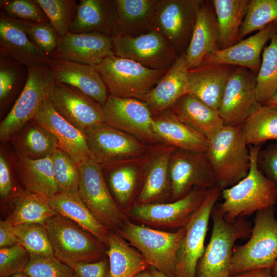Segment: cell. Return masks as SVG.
<instances>
[{"instance_id":"cell-9","label":"cell","mask_w":277,"mask_h":277,"mask_svg":"<svg viewBox=\"0 0 277 277\" xmlns=\"http://www.w3.org/2000/svg\"><path fill=\"white\" fill-rule=\"evenodd\" d=\"M78 194L94 217L110 229L117 232L125 218L105 183L102 166L94 159L80 165Z\"/></svg>"},{"instance_id":"cell-33","label":"cell","mask_w":277,"mask_h":277,"mask_svg":"<svg viewBox=\"0 0 277 277\" xmlns=\"http://www.w3.org/2000/svg\"><path fill=\"white\" fill-rule=\"evenodd\" d=\"M49 205L56 212L73 221L104 243L107 247L110 231L93 215L78 193L58 192L50 199Z\"/></svg>"},{"instance_id":"cell-32","label":"cell","mask_w":277,"mask_h":277,"mask_svg":"<svg viewBox=\"0 0 277 277\" xmlns=\"http://www.w3.org/2000/svg\"><path fill=\"white\" fill-rule=\"evenodd\" d=\"M158 0H114L118 35L136 36L154 29Z\"/></svg>"},{"instance_id":"cell-38","label":"cell","mask_w":277,"mask_h":277,"mask_svg":"<svg viewBox=\"0 0 277 277\" xmlns=\"http://www.w3.org/2000/svg\"><path fill=\"white\" fill-rule=\"evenodd\" d=\"M15 141L17 152L33 159L51 155L59 148L57 139L50 131L32 120Z\"/></svg>"},{"instance_id":"cell-42","label":"cell","mask_w":277,"mask_h":277,"mask_svg":"<svg viewBox=\"0 0 277 277\" xmlns=\"http://www.w3.org/2000/svg\"><path fill=\"white\" fill-rule=\"evenodd\" d=\"M275 22H277V0H250L240 30V40Z\"/></svg>"},{"instance_id":"cell-21","label":"cell","mask_w":277,"mask_h":277,"mask_svg":"<svg viewBox=\"0 0 277 277\" xmlns=\"http://www.w3.org/2000/svg\"><path fill=\"white\" fill-rule=\"evenodd\" d=\"M276 32L277 22H275L230 47L209 54L201 66L228 65L246 68L258 74L261 64L262 50Z\"/></svg>"},{"instance_id":"cell-43","label":"cell","mask_w":277,"mask_h":277,"mask_svg":"<svg viewBox=\"0 0 277 277\" xmlns=\"http://www.w3.org/2000/svg\"><path fill=\"white\" fill-rule=\"evenodd\" d=\"M59 37L69 32L78 3L71 0H34Z\"/></svg>"},{"instance_id":"cell-40","label":"cell","mask_w":277,"mask_h":277,"mask_svg":"<svg viewBox=\"0 0 277 277\" xmlns=\"http://www.w3.org/2000/svg\"><path fill=\"white\" fill-rule=\"evenodd\" d=\"M277 92V32L264 47L261 64L256 78L258 103L265 105Z\"/></svg>"},{"instance_id":"cell-30","label":"cell","mask_w":277,"mask_h":277,"mask_svg":"<svg viewBox=\"0 0 277 277\" xmlns=\"http://www.w3.org/2000/svg\"><path fill=\"white\" fill-rule=\"evenodd\" d=\"M169 109L179 120L208 140L225 125L219 111L189 93L180 98Z\"/></svg>"},{"instance_id":"cell-6","label":"cell","mask_w":277,"mask_h":277,"mask_svg":"<svg viewBox=\"0 0 277 277\" xmlns=\"http://www.w3.org/2000/svg\"><path fill=\"white\" fill-rule=\"evenodd\" d=\"M248 241L233 251L231 276L249 270L271 268L277 260V219L274 207L255 213Z\"/></svg>"},{"instance_id":"cell-22","label":"cell","mask_w":277,"mask_h":277,"mask_svg":"<svg viewBox=\"0 0 277 277\" xmlns=\"http://www.w3.org/2000/svg\"><path fill=\"white\" fill-rule=\"evenodd\" d=\"M189 67L186 52L180 54L156 85L141 100L153 116L169 110L188 93Z\"/></svg>"},{"instance_id":"cell-56","label":"cell","mask_w":277,"mask_h":277,"mask_svg":"<svg viewBox=\"0 0 277 277\" xmlns=\"http://www.w3.org/2000/svg\"><path fill=\"white\" fill-rule=\"evenodd\" d=\"M149 270L153 277H168L152 267H150Z\"/></svg>"},{"instance_id":"cell-19","label":"cell","mask_w":277,"mask_h":277,"mask_svg":"<svg viewBox=\"0 0 277 277\" xmlns=\"http://www.w3.org/2000/svg\"><path fill=\"white\" fill-rule=\"evenodd\" d=\"M113 38L99 32H68L60 37L51 57L94 66L114 55Z\"/></svg>"},{"instance_id":"cell-46","label":"cell","mask_w":277,"mask_h":277,"mask_svg":"<svg viewBox=\"0 0 277 277\" xmlns=\"http://www.w3.org/2000/svg\"><path fill=\"white\" fill-rule=\"evenodd\" d=\"M19 21L31 41L51 57L57 47L60 37L49 22Z\"/></svg>"},{"instance_id":"cell-55","label":"cell","mask_w":277,"mask_h":277,"mask_svg":"<svg viewBox=\"0 0 277 277\" xmlns=\"http://www.w3.org/2000/svg\"><path fill=\"white\" fill-rule=\"evenodd\" d=\"M265 105L272 108H277V92Z\"/></svg>"},{"instance_id":"cell-2","label":"cell","mask_w":277,"mask_h":277,"mask_svg":"<svg viewBox=\"0 0 277 277\" xmlns=\"http://www.w3.org/2000/svg\"><path fill=\"white\" fill-rule=\"evenodd\" d=\"M248 145L241 126L224 125L208 140L206 153L222 189L232 186L247 175L250 165Z\"/></svg>"},{"instance_id":"cell-13","label":"cell","mask_w":277,"mask_h":277,"mask_svg":"<svg viewBox=\"0 0 277 277\" xmlns=\"http://www.w3.org/2000/svg\"><path fill=\"white\" fill-rule=\"evenodd\" d=\"M208 189L195 187L183 197L169 203L136 204L129 214L138 222L154 228H184L202 205Z\"/></svg>"},{"instance_id":"cell-29","label":"cell","mask_w":277,"mask_h":277,"mask_svg":"<svg viewBox=\"0 0 277 277\" xmlns=\"http://www.w3.org/2000/svg\"><path fill=\"white\" fill-rule=\"evenodd\" d=\"M153 130L164 144L184 150L206 152L208 140L179 120L170 110L153 116Z\"/></svg>"},{"instance_id":"cell-41","label":"cell","mask_w":277,"mask_h":277,"mask_svg":"<svg viewBox=\"0 0 277 277\" xmlns=\"http://www.w3.org/2000/svg\"><path fill=\"white\" fill-rule=\"evenodd\" d=\"M14 233L21 244L31 258H53V250L44 225L26 224L14 227Z\"/></svg>"},{"instance_id":"cell-27","label":"cell","mask_w":277,"mask_h":277,"mask_svg":"<svg viewBox=\"0 0 277 277\" xmlns=\"http://www.w3.org/2000/svg\"><path fill=\"white\" fill-rule=\"evenodd\" d=\"M69 32H99L112 38L118 35L114 1L81 0Z\"/></svg>"},{"instance_id":"cell-60","label":"cell","mask_w":277,"mask_h":277,"mask_svg":"<svg viewBox=\"0 0 277 277\" xmlns=\"http://www.w3.org/2000/svg\"><path fill=\"white\" fill-rule=\"evenodd\" d=\"M275 145H276V147H277V143H276L275 144Z\"/></svg>"},{"instance_id":"cell-49","label":"cell","mask_w":277,"mask_h":277,"mask_svg":"<svg viewBox=\"0 0 277 277\" xmlns=\"http://www.w3.org/2000/svg\"><path fill=\"white\" fill-rule=\"evenodd\" d=\"M30 260L27 250L19 243L0 249V277L24 272Z\"/></svg>"},{"instance_id":"cell-4","label":"cell","mask_w":277,"mask_h":277,"mask_svg":"<svg viewBox=\"0 0 277 277\" xmlns=\"http://www.w3.org/2000/svg\"><path fill=\"white\" fill-rule=\"evenodd\" d=\"M211 216V235L197 264L196 277H230L234 244L238 240L250 238L251 223L245 218L228 222L215 206Z\"/></svg>"},{"instance_id":"cell-5","label":"cell","mask_w":277,"mask_h":277,"mask_svg":"<svg viewBox=\"0 0 277 277\" xmlns=\"http://www.w3.org/2000/svg\"><path fill=\"white\" fill-rule=\"evenodd\" d=\"M186 228L167 232L125 220L118 234L138 250L147 263L168 277H175L177 250Z\"/></svg>"},{"instance_id":"cell-3","label":"cell","mask_w":277,"mask_h":277,"mask_svg":"<svg viewBox=\"0 0 277 277\" xmlns=\"http://www.w3.org/2000/svg\"><path fill=\"white\" fill-rule=\"evenodd\" d=\"M45 226L54 256L69 267L107 258L106 246L69 219L58 214Z\"/></svg>"},{"instance_id":"cell-54","label":"cell","mask_w":277,"mask_h":277,"mask_svg":"<svg viewBox=\"0 0 277 277\" xmlns=\"http://www.w3.org/2000/svg\"><path fill=\"white\" fill-rule=\"evenodd\" d=\"M230 277H273L270 268L258 269L240 273Z\"/></svg>"},{"instance_id":"cell-52","label":"cell","mask_w":277,"mask_h":277,"mask_svg":"<svg viewBox=\"0 0 277 277\" xmlns=\"http://www.w3.org/2000/svg\"><path fill=\"white\" fill-rule=\"evenodd\" d=\"M12 178L10 168L4 154H0V195L6 199L12 192Z\"/></svg>"},{"instance_id":"cell-59","label":"cell","mask_w":277,"mask_h":277,"mask_svg":"<svg viewBox=\"0 0 277 277\" xmlns=\"http://www.w3.org/2000/svg\"><path fill=\"white\" fill-rule=\"evenodd\" d=\"M9 277H30V276L24 272H20V273L15 274Z\"/></svg>"},{"instance_id":"cell-50","label":"cell","mask_w":277,"mask_h":277,"mask_svg":"<svg viewBox=\"0 0 277 277\" xmlns=\"http://www.w3.org/2000/svg\"><path fill=\"white\" fill-rule=\"evenodd\" d=\"M258 165L264 175L277 186V147L271 145L260 151Z\"/></svg>"},{"instance_id":"cell-53","label":"cell","mask_w":277,"mask_h":277,"mask_svg":"<svg viewBox=\"0 0 277 277\" xmlns=\"http://www.w3.org/2000/svg\"><path fill=\"white\" fill-rule=\"evenodd\" d=\"M18 243L14 233V226L6 220L0 222V247L14 246Z\"/></svg>"},{"instance_id":"cell-18","label":"cell","mask_w":277,"mask_h":277,"mask_svg":"<svg viewBox=\"0 0 277 277\" xmlns=\"http://www.w3.org/2000/svg\"><path fill=\"white\" fill-rule=\"evenodd\" d=\"M48 98L61 116L84 133L104 123L103 106L72 87L56 81Z\"/></svg>"},{"instance_id":"cell-8","label":"cell","mask_w":277,"mask_h":277,"mask_svg":"<svg viewBox=\"0 0 277 277\" xmlns=\"http://www.w3.org/2000/svg\"><path fill=\"white\" fill-rule=\"evenodd\" d=\"M28 70V78L24 88L9 112L1 122L2 141L14 136L33 118L56 81L52 70L47 63L34 64Z\"/></svg>"},{"instance_id":"cell-25","label":"cell","mask_w":277,"mask_h":277,"mask_svg":"<svg viewBox=\"0 0 277 277\" xmlns=\"http://www.w3.org/2000/svg\"><path fill=\"white\" fill-rule=\"evenodd\" d=\"M236 67L210 65L190 69L188 93L218 111L227 82Z\"/></svg>"},{"instance_id":"cell-1","label":"cell","mask_w":277,"mask_h":277,"mask_svg":"<svg viewBox=\"0 0 277 277\" xmlns=\"http://www.w3.org/2000/svg\"><path fill=\"white\" fill-rule=\"evenodd\" d=\"M261 145L249 148L250 165L247 175L232 186L222 189L223 202L215 207L224 219L233 222L270 207L277 202V186L260 169Z\"/></svg>"},{"instance_id":"cell-34","label":"cell","mask_w":277,"mask_h":277,"mask_svg":"<svg viewBox=\"0 0 277 277\" xmlns=\"http://www.w3.org/2000/svg\"><path fill=\"white\" fill-rule=\"evenodd\" d=\"M107 242L109 277H134L150 267L141 253L118 233L110 232Z\"/></svg>"},{"instance_id":"cell-44","label":"cell","mask_w":277,"mask_h":277,"mask_svg":"<svg viewBox=\"0 0 277 277\" xmlns=\"http://www.w3.org/2000/svg\"><path fill=\"white\" fill-rule=\"evenodd\" d=\"M51 160L59 192L77 193L80 180L79 164L60 148L51 154Z\"/></svg>"},{"instance_id":"cell-20","label":"cell","mask_w":277,"mask_h":277,"mask_svg":"<svg viewBox=\"0 0 277 277\" xmlns=\"http://www.w3.org/2000/svg\"><path fill=\"white\" fill-rule=\"evenodd\" d=\"M32 120L53 134L57 140L59 148L79 165L88 160L94 159L88 146L85 133L61 116L48 97L42 103Z\"/></svg>"},{"instance_id":"cell-35","label":"cell","mask_w":277,"mask_h":277,"mask_svg":"<svg viewBox=\"0 0 277 277\" xmlns=\"http://www.w3.org/2000/svg\"><path fill=\"white\" fill-rule=\"evenodd\" d=\"M250 0H212L217 26L220 49L230 47L240 40L239 32Z\"/></svg>"},{"instance_id":"cell-10","label":"cell","mask_w":277,"mask_h":277,"mask_svg":"<svg viewBox=\"0 0 277 277\" xmlns=\"http://www.w3.org/2000/svg\"><path fill=\"white\" fill-rule=\"evenodd\" d=\"M222 190L217 184L208 189L202 205L185 227L176 252L175 277H196L197 264L205 248L209 219Z\"/></svg>"},{"instance_id":"cell-28","label":"cell","mask_w":277,"mask_h":277,"mask_svg":"<svg viewBox=\"0 0 277 277\" xmlns=\"http://www.w3.org/2000/svg\"><path fill=\"white\" fill-rule=\"evenodd\" d=\"M219 49L213 6L211 1H203L186 51L189 69L201 66L207 55Z\"/></svg>"},{"instance_id":"cell-14","label":"cell","mask_w":277,"mask_h":277,"mask_svg":"<svg viewBox=\"0 0 277 277\" xmlns=\"http://www.w3.org/2000/svg\"><path fill=\"white\" fill-rule=\"evenodd\" d=\"M102 110L105 124L143 142H160L153 130V116L143 101L109 94Z\"/></svg>"},{"instance_id":"cell-12","label":"cell","mask_w":277,"mask_h":277,"mask_svg":"<svg viewBox=\"0 0 277 277\" xmlns=\"http://www.w3.org/2000/svg\"><path fill=\"white\" fill-rule=\"evenodd\" d=\"M113 44L114 55L152 69H168L180 55L155 29L136 36L118 35L113 38Z\"/></svg>"},{"instance_id":"cell-16","label":"cell","mask_w":277,"mask_h":277,"mask_svg":"<svg viewBox=\"0 0 277 277\" xmlns=\"http://www.w3.org/2000/svg\"><path fill=\"white\" fill-rule=\"evenodd\" d=\"M85 134L94 159L102 167L140 157L147 152L143 142L105 123L90 128Z\"/></svg>"},{"instance_id":"cell-11","label":"cell","mask_w":277,"mask_h":277,"mask_svg":"<svg viewBox=\"0 0 277 277\" xmlns=\"http://www.w3.org/2000/svg\"><path fill=\"white\" fill-rule=\"evenodd\" d=\"M203 0H158L154 29L180 55L190 43Z\"/></svg>"},{"instance_id":"cell-31","label":"cell","mask_w":277,"mask_h":277,"mask_svg":"<svg viewBox=\"0 0 277 277\" xmlns=\"http://www.w3.org/2000/svg\"><path fill=\"white\" fill-rule=\"evenodd\" d=\"M15 169L27 191L50 199L58 191L53 169L51 155L33 159L17 152Z\"/></svg>"},{"instance_id":"cell-58","label":"cell","mask_w":277,"mask_h":277,"mask_svg":"<svg viewBox=\"0 0 277 277\" xmlns=\"http://www.w3.org/2000/svg\"><path fill=\"white\" fill-rule=\"evenodd\" d=\"M271 272L273 277H277V260L271 268Z\"/></svg>"},{"instance_id":"cell-15","label":"cell","mask_w":277,"mask_h":277,"mask_svg":"<svg viewBox=\"0 0 277 277\" xmlns=\"http://www.w3.org/2000/svg\"><path fill=\"white\" fill-rule=\"evenodd\" d=\"M172 199L177 200L193 188L209 189L217 184L213 168L206 152L175 148L169 162Z\"/></svg>"},{"instance_id":"cell-17","label":"cell","mask_w":277,"mask_h":277,"mask_svg":"<svg viewBox=\"0 0 277 277\" xmlns=\"http://www.w3.org/2000/svg\"><path fill=\"white\" fill-rule=\"evenodd\" d=\"M257 73L236 67L229 77L219 108L225 125L241 126L260 104L256 95Z\"/></svg>"},{"instance_id":"cell-7","label":"cell","mask_w":277,"mask_h":277,"mask_svg":"<svg viewBox=\"0 0 277 277\" xmlns=\"http://www.w3.org/2000/svg\"><path fill=\"white\" fill-rule=\"evenodd\" d=\"M92 67L101 75L110 95L140 100L168 70L148 68L131 59L115 55Z\"/></svg>"},{"instance_id":"cell-48","label":"cell","mask_w":277,"mask_h":277,"mask_svg":"<svg viewBox=\"0 0 277 277\" xmlns=\"http://www.w3.org/2000/svg\"><path fill=\"white\" fill-rule=\"evenodd\" d=\"M24 272L30 277H76L72 268L55 257H30Z\"/></svg>"},{"instance_id":"cell-23","label":"cell","mask_w":277,"mask_h":277,"mask_svg":"<svg viewBox=\"0 0 277 277\" xmlns=\"http://www.w3.org/2000/svg\"><path fill=\"white\" fill-rule=\"evenodd\" d=\"M48 64L57 82L72 87L102 106L105 104L108 90L93 67L55 57H51Z\"/></svg>"},{"instance_id":"cell-45","label":"cell","mask_w":277,"mask_h":277,"mask_svg":"<svg viewBox=\"0 0 277 277\" xmlns=\"http://www.w3.org/2000/svg\"><path fill=\"white\" fill-rule=\"evenodd\" d=\"M1 53V52H0ZM28 75V68L13 58L1 53L0 101H6L21 85L24 86Z\"/></svg>"},{"instance_id":"cell-24","label":"cell","mask_w":277,"mask_h":277,"mask_svg":"<svg viewBox=\"0 0 277 277\" xmlns=\"http://www.w3.org/2000/svg\"><path fill=\"white\" fill-rule=\"evenodd\" d=\"M1 53L27 68L37 63L48 64L51 57L43 53L29 38L18 19L1 12Z\"/></svg>"},{"instance_id":"cell-57","label":"cell","mask_w":277,"mask_h":277,"mask_svg":"<svg viewBox=\"0 0 277 277\" xmlns=\"http://www.w3.org/2000/svg\"><path fill=\"white\" fill-rule=\"evenodd\" d=\"M134 277H153V276L150 273L149 269H148L146 270H144L139 273Z\"/></svg>"},{"instance_id":"cell-51","label":"cell","mask_w":277,"mask_h":277,"mask_svg":"<svg viewBox=\"0 0 277 277\" xmlns=\"http://www.w3.org/2000/svg\"><path fill=\"white\" fill-rule=\"evenodd\" d=\"M76 277H109L108 258L93 263H81L73 268Z\"/></svg>"},{"instance_id":"cell-26","label":"cell","mask_w":277,"mask_h":277,"mask_svg":"<svg viewBox=\"0 0 277 277\" xmlns=\"http://www.w3.org/2000/svg\"><path fill=\"white\" fill-rule=\"evenodd\" d=\"M175 148L165 144L159 145L145 155L144 181L137 204H150L161 197L169 187L171 188L169 162Z\"/></svg>"},{"instance_id":"cell-37","label":"cell","mask_w":277,"mask_h":277,"mask_svg":"<svg viewBox=\"0 0 277 277\" xmlns=\"http://www.w3.org/2000/svg\"><path fill=\"white\" fill-rule=\"evenodd\" d=\"M145 155L121 161L106 167L111 170L109 183L118 202L127 203L134 190L140 173L144 171Z\"/></svg>"},{"instance_id":"cell-39","label":"cell","mask_w":277,"mask_h":277,"mask_svg":"<svg viewBox=\"0 0 277 277\" xmlns=\"http://www.w3.org/2000/svg\"><path fill=\"white\" fill-rule=\"evenodd\" d=\"M248 145H261L277 140V108L261 105L241 126Z\"/></svg>"},{"instance_id":"cell-47","label":"cell","mask_w":277,"mask_h":277,"mask_svg":"<svg viewBox=\"0 0 277 277\" xmlns=\"http://www.w3.org/2000/svg\"><path fill=\"white\" fill-rule=\"evenodd\" d=\"M1 12L16 19L32 22H49L34 0H1Z\"/></svg>"},{"instance_id":"cell-36","label":"cell","mask_w":277,"mask_h":277,"mask_svg":"<svg viewBox=\"0 0 277 277\" xmlns=\"http://www.w3.org/2000/svg\"><path fill=\"white\" fill-rule=\"evenodd\" d=\"M57 214L47 199L27 191L17 196L13 210L5 220L14 227L26 224L45 225Z\"/></svg>"}]
</instances>
